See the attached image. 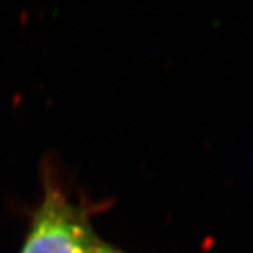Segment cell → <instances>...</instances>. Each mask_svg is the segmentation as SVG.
Segmentation results:
<instances>
[{"label":"cell","instance_id":"cell-2","mask_svg":"<svg viewBox=\"0 0 253 253\" xmlns=\"http://www.w3.org/2000/svg\"><path fill=\"white\" fill-rule=\"evenodd\" d=\"M90 253H123V252H120V251L116 249V248H113V246H110V245L104 244V242L99 241V242L96 244V246L93 248V251H91Z\"/></svg>","mask_w":253,"mask_h":253},{"label":"cell","instance_id":"cell-1","mask_svg":"<svg viewBox=\"0 0 253 253\" xmlns=\"http://www.w3.org/2000/svg\"><path fill=\"white\" fill-rule=\"evenodd\" d=\"M97 242L87 217L58 187H48L21 253H90Z\"/></svg>","mask_w":253,"mask_h":253}]
</instances>
